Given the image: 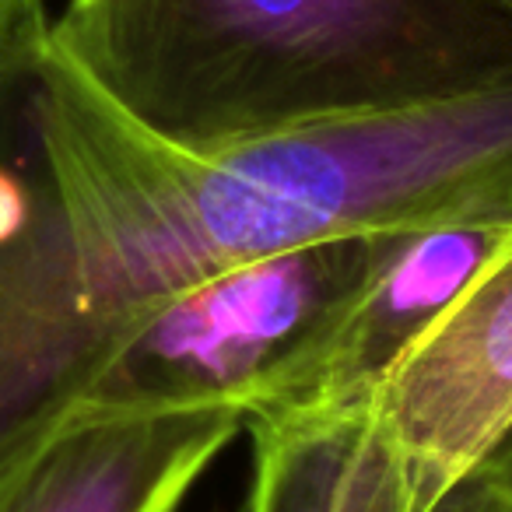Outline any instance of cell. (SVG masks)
<instances>
[{
	"label": "cell",
	"instance_id": "cell-9",
	"mask_svg": "<svg viewBox=\"0 0 512 512\" xmlns=\"http://www.w3.org/2000/svg\"><path fill=\"white\" fill-rule=\"evenodd\" d=\"M425 512H512V439L442 491Z\"/></svg>",
	"mask_w": 512,
	"mask_h": 512
},
{
	"label": "cell",
	"instance_id": "cell-4",
	"mask_svg": "<svg viewBox=\"0 0 512 512\" xmlns=\"http://www.w3.org/2000/svg\"><path fill=\"white\" fill-rule=\"evenodd\" d=\"M379 235L281 249L130 309L127 348L102 411L232 404L299 351L365 278Z\"/></svg>",
	"mask_w": 512,
	"mask_h": 512
},
{
	"label": "cell",
	"instance_id": "cell-7",
	"mask_svg": "<svg viewBox=\"0 0 512 512\" xmlns=\"http://www.w3.org/2000/svg\"><path fill=\"white\" fill-rule=\"evenodd\" d=\"M242 428L232 404L92 411L43 449L0 512H176Z\"/></svg>",
	"mask_w": 512,
	"mask_h": 512
},
{
	"label": "cell",
	"instance_id": "cell-10",
	"mask_svg": "<svg viewBox=\"0 0 512 512\" xmlns=\"http://www.w3.org/2000/svg\"><path fill=\"white\" fill-rule=\"evenodd\" d=\"M50 22L46 0H0V85L43 53Z\"/></svg>",
	"mask_w": 512,
	"mask_h": 512
},
{
	"label": "cell",
	"instance_id": "cell-1",
	"mask_svg": "<svg viewBox=\"0 0 512 512\" xmlns=\"http://www.w3.org/2000/svg\"><path fill=\"white\" fill-rule=\"evenodd\" d=\"M36 116L81 288L116 320L281 249L512 221V78L186 151L116 113L46 39Z\"/></svg>",
	"mask_w": 512,
	"mask_h": 512
},
{
	"label": "cell",
	"instance_id": "cell-2",
	"mask_svg": "<svg viewBox=\"0 0 512 512\" xmlns=\"http://www.w3.org/2000/svg\"><path fill=\"white\" fill-rule=\"evenodd\" d=\"M50 43L144 134L221 151L512 78V0H67Z\"/></svg>",
	"mask_w": 512,
	"mask_h": 512
},
{
	"label": "cell",
	"instance_id": "cell-5",
	"mask_svg": "<svg viewBox=\"0 0 512 512\" xmlns=\"http://www.w3.org/2000/svg\"><path fill=\"white\" fill-rule=\"evenodd\" d=\"M362 407L407 467L418 512L512 439V232Z\"/></svg>",
	"mask_w": 512,
	"mask_h": 512
},
{
	"label": "cell",
	"instance_id": "cell-8",
	"mask_svg": "<svg viewBox=\"0 0 512 512\" xmlns=\"http://www.w3.org/2000/svg\"><path fill=\"white\" fill-rule=\"evenodd\" d=\"M246 512H418L407 467L365 407L249 421Z\"/></svg>",
	"mask_w": 512,
	"mask_h": 512
},
{
	"label": "cell",
	"instance_id": "cell-6",
	"mask_svg": "<svg viewBox=\"0 0 512 512\" xmlns=\"http://www.w3.org/2000/svg\"><path fill=\"white\" fill-rule=\"evenodd\" d=\"M509 232L512 221H449L379 235L365 278L256 390L246 425L362 407L379 376Z\"/></svg>",
	"mask_w": 512,
	"mask_h": 512
},
{
	"label": "cell",
	"instance_id": "cell-3",
	"mask_svg": "<svg viewBox=\"0 0 512 512\" xmlns=\"http://www.w3.org/2000/svg\"><path fill=\"white\" fill-rule=\"evenodd\" d=\"M36 60L0 85V505L67 425L106 407L130 337L81 288L39 134Z\"/></svg>",
	"mask_w": 512,
	"mask_h": 512
}]
</instances>
